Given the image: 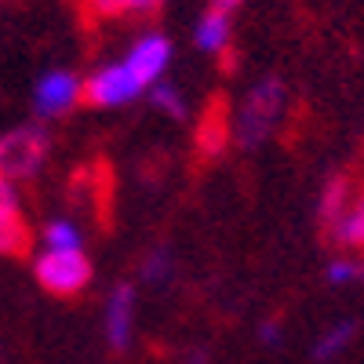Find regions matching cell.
Segmentation results:
<instances>
[{"label":"cell","mask_w":364,"mask_h":364,"mask_svg":"<svg viewBox=\"0 0 364 364\" xmlns=\"http://www.w3.org/2000/svg\"><path fill=\"white\" fill-rule=\"evenodd\" d=\"M281 109H284V84H281L277 77L259 80V84L252 87V95L245 99V106H240V113H237V124H233L237 142L245 146V149L259 146V142L273 132Z\"/></svg>","instance_id":"obj_1"},{"label":"cell","mask_w":364,"mask_h":364,"mask_svg":"<svg viewBox=\"0 0 364 364\" xmlns=\"http://www.w3.org/2000/svg\"><path fill=\"white\" fill-rule=\"evenodd\" d=\"M51 154V135L41 124H22L8 135H0V175L11 182L33 178Z\"/></svg>","instance_id":"obj_2"},{"label":"cell","mask_w":364,"mask_h":364,"mask_svg":"<svg viewBox=\"0 0 364 364\" xmlns=\"http://www.w3.org/2000/svg\"><path fill=\"white\" fill-rule=\"evenodd\" d=\"M33 273L41 288L51 295H77L91 284V262L80 248H70V252L44 248L33 262Z\"/></svg>","instance_id":"obj_3"},{"label":"cell","mask_w":364,"mask_h":364,"mask_svg":"<svg viewBox=\"0 0 364 364\" xmlns=\"http://www.w3.org/2000/svg\"><path fill=\"white\" fill-rule=\"evenodd\" d=\"M139 95H142V80L124 63L102 66L95 77L84 84V99L91 106H124V102H132Z\"/></svg>","instance_id":"obj_4"},{"label":"cell","mask_w":364,"mask_h":364,"mask_svg":"<svg viewBox=\"0 0 364 364\" xmlns=\"http://www.w3.org/2000/svg\"><path fill=\"white\" fill-rule=\"evenodd\" d=\"M84 99V84L70 73V70H51L37 80V91H33V106L41 117H63L70 113L77 102Z\"/></svg>","instance_id":"obj_5"},{"label":"cell","mask_w":364,"mask_h":364,"mask_svg":"<svg viewBox=\"0 0 364 364\" xmlns=\"http://www.w3.org/2000/svg\"><path fill=\"white\" fill-rule=\"evenodd\" d=\"M168 63H171V41L164 33H146L139 44H132V51L124 58V66L142 80V87L157 84L161 73L168 70Z\"/></svg>","instance_id":"obj_6"},{"label":"cell","mask_w":364,"mask_h":364,"mask_svg":"<svg viewBox=\"0 0 364 364\" xmlns=\"http://www.w3.org/2000/svg\"><path fill=\"white\" fill-rule=\"evenodd\" d=\"M132 321H135V288L117 284L106 302V339L117 353H124L132 346Z\"/></svg>","instance_id":"obj_7"},{"label":"cell","mask_w":364,"mask_h":364,"mask_svg":"<svg viewBox=\"0 0 364 364\" xmlns=\"http://www.w3.org/2000/svg\"><path fill=\"white\" fill-rule=\"evenodd\" d=\"M328 240L336 248L364 252V193H353V200L346 204V211L328 226Z\"/></svg>","instance_id":"obj_8"},{"label":"cell","mask_w":364,"mask_h":364,"mask_svg":"<svg viewBox=\"0 0 364 364\" xmlns=\"http://www.w3.org/2000/svg\"><path fill=\"white\" fill-rule=\"evenodd\" d=\"M200 51H223L230 41V15L226 11H204V18L197 22V33H193Z\"/></svg>","instance_id":"obj_9"},{"label":"cell","mask_w":364,"mask_h":364,"mask_svg":"<svg viewBox=\"0 0 364 364\" xmlns=\"http://www.w3.org/2000/svg\"><path fill=\"white\" fill-rule=\"evenodd\" d=\"M353 200V182L350 178H331L328 186H324V193H321V223L324 226H331L343 211H346V204Z\"/></svg>","instance_id":"obj_10"},{"label":"cell","mask_w":364,"mask_h":364,"mask_svg":"<svg viewBox=\"0 0 364 364\" xmlns=\"http://www.w3.org/2000/svg\"><path fill=\"white\" fill-rule=\"evenodd\" d=\"M26 248H29V230L22 215L0 211V255H26Z\"/></svg>","instance_id":"obj_11"},{"label":"cell","mask_w":364,"mask_h":364,"mask_svg":"<svg viewBox=\"0 0 364 364\" xmlns=\"http://www.w3.org/2000/svg\"><path fill=\"white\" fill-rule=\"evenodd\" d=\"M357 336V321H339L331 331H324V336L314 343V360H331V357H339Z\"/></svg>","instance_id":"obj_12"},{"label":"cell","mask_w":364,"mask_h":364,"mask_svg":"<svg viewBox=\"0 0 364 364\" xmlns=\"http://www.w3.org/2000/svg\"><path fill=\"white\" fill-rule=\"evenodd\" d=\"M149 102L175 120H186V99H182V91L175 84H154L149 87Z\"/></svg>","instance_id":"obj_13"},{"label":"cell","mask_w":364,"mask_h":364,"mask_svg":"<svg viewBox=\"0 0 364 364\" xmlns=\"http://www.w3.org/2000/svg\"><path fill=\"white\" fill-rule=\"evenodd\" d=\"M44 248H58V252H70L80 248V230L70 219H55L44 226Z\"/></svg>","instance_id":"obj_14"},{"label":"cell","mask_w":364,"mask_h":364,"mask_svg":"<svg viewBox=\"0 0 364 364\" xmlns=\"http://www.w3.org/2000/svg\"><path fill=\"white\" fill-rule=\"evenodd\" d=\"M328 281H331V284L364 281V259H336V262L328 266Z\"/></svg>","instance_id":"obj_15"},{"label":"cell","mask_w":364,"mask_h":364,"mask_svg":"<svg viewBox=\"0 0 364 364\" xmlns=\"http://www.w3.org/2000/svg\"><path fill=\"white\" fill-rule=\"evenodd\" d=\"M168 273H171V255H168L164 248H157V252H149V255H146V262H142V281L161 284Z\"/></svg>","instance_id":"obj_16"},{"label":"cell","mask_w":364,"mask_h":364,"mask_svg":"<svg viewBox=\"0 0 364 364\" xmlns=\"http://www.w3.org/2000/svg\"><path fill=\"white\" fill-rule=\"evenodd\" d=\"M18 204H22L18 182H11L8 175H0V211H15V215H18Z\"/></svg>","instance_id":"obj_17"},{"label":"cell","mask_w":364,"mask_h":364,"mask_svg":"<svg viewBox=\"0 0 364 364\" xmlns=\"http://www.w3.org/2000/svg\"><path fill=\"white\" fill-rule=\"evenodd\" d=\"M87 8L95 15H124L135 11V0H87Z\"/></svg>","instance_id":"obj_18"},{"label":"cell","mask_w":364,"mask_h":364,"mask_svg":"<svg viewBox=\"0 0 364 364\" xmlns=\"http://www.w3.org/2000/svg\"><path fill=\"white\" fill-rule=\"evenodd\" d=\"M259 339H262L266 346H277V339H281L277 324H273V321H269V324H262V328H259Z\"/></svg>","instance_id":"obj_19"},{"label":"cell","mask_w":364,"mask_h":364,"mask_svg":"<svg viewBox=\"0 0 364 364\" xmlns=\"http://www.w3.org/2000/svg\"><path fill=\"white\" fill-rule=\"evenodd\" d=\"M161 4H164V0H135V11H154Z\"/></svg>","instance_id":"obj_20"},{"label":"cell","mask_w":364,"mask_h":364,"mask_svg":"<svg viewBox=\"0 0 364 364\" xmlns=\"http://www.w3.org/2000/svg\"><path fill=\"white\" fill-rule=\"evenodd\" d=\"M211 4H215V11H226V15H230V11L240 4V0H211Z\"/></svg>","instance_id":"obj_21"},{"label":"cell","mask_w":364,"mask_h":364,"mask_svg":"<svg viewBox=\"0 0 364 364\" xmlns=\"http://www.w3.org/2000/svg\"><path fill=\"white\" fill-rule=\"evenodd\" d=\"M190 364H208V357H204V353H197V357H193Z\"/></svg>","instance_id":"obj_22"}]
</instances>
